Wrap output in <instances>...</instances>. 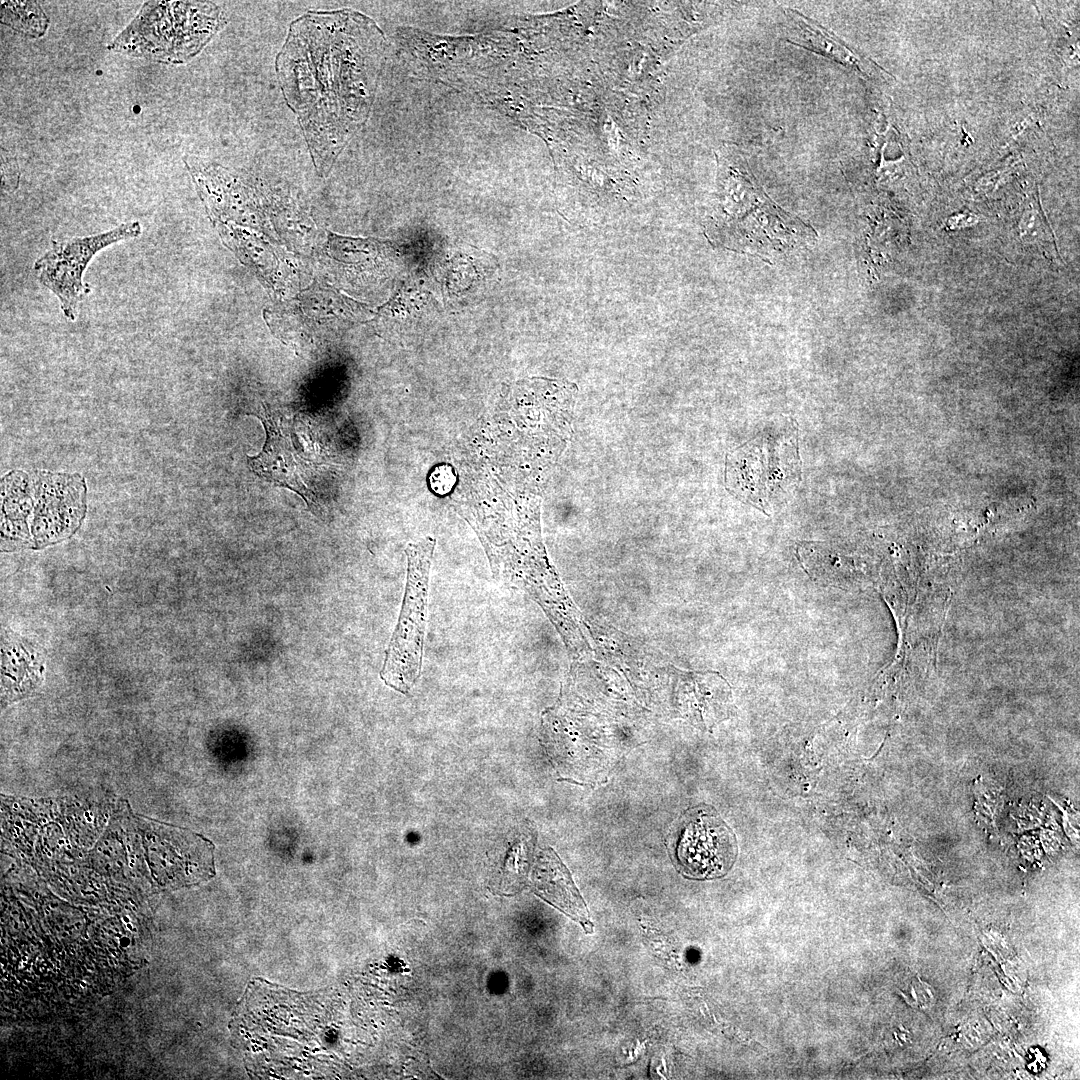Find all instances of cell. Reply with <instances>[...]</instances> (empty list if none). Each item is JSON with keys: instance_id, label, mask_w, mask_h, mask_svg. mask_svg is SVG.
<instances>
[{"instance_id": "11", "label": "cell", "mask_w": 1080, "mask_h": 1080, "mask_svg": "<svg viewBox=\"0 0 1080 1080\" xmlns=\"http://www.w3.org/2000/svg\"><path fill=\"white\" fill-rule=\"evenodd\" d=\"M1 22L35 38L45 34L49 19L37 2L6 1L1 4Z\"/></svg>"}, {"instance_id": "16", "label": "cell", "mask_w": 1080, "mask_h": 1080, "mask_svg": "<svg viewBox=\"0 0 1080 1080\" xmlns=\"http://www.w3.org/2000/svg\"><path fill=\"white\" fill-rule=\"evenodd\" d=\"M1007 172L1004 170H997L987 173L977 182V188L981 191H989L996 187L1006 176Z\"/></svg>"}, {"instance_id": "9", "label": "cell", "mask_w": 1080, "mask_h": 1080, "mask_svg": "<svg viewBox=\"0 0 1080 1080\" xmlns=\"http://www.w3.org/2000/svg\"><path fill=\"white\" fill-rule=\"evenodd\" d=\"M783 33L786 41L823 55L868 80L885 81L889 74L876 63L858 53L819 23L787 8L784 12Z\"/></svg>"}, {"instance_id": "2", "label": "cell", "mask_w": 1080, "mask_h": 1080, "mask_svg": "<svg viewBox=\"0 0 1080 1080\" xmlns=\"http://www.w3.org/2000/svg\"><path fill=\"white\" fill-rule=\"evenodd\" d=\"M719 179L709 238L732 250L771 255L814 238V231L777 206L739 159L728 161Z\"/></svg>"}, {"instance_id": "5", "label": "cell", "mask_w": 1080, "mask_h": 1080, "mask_svg": "<svg viewBox=\"0 0 1080 1080\" xmlns=\"http://www.w3.org/2000/svg\"><path fill=\"white\" fill-rule=\"evenodd\" d=\"M24 493L16 547L43 548L70 537L86 513V485L79 474L36 470Z\"/></svg>"}, {"instance_id": "17", "label": "cell", "mask_w": 1080, "mask_h": 1080, "mask_svg": "<svg viewBox=\"0 0 1080 1080\" xmlns=\"http://www.w3.org/2000/svg\"><path fill=\"white\" fill-rule=\"evenodd\" d=\"M978 221H979V218L975 214H972V213H959V214H955V215L951 216L947 221V225L951 229L963 228V227L973 226Z\"/></svg>"}, {"instance_id": "3", "label": "cell", "mask_w": 1080, "mask_h": 1080, "mask_svg": "<svg viewBox=\"0 0 1080 1080\" xmlns=\"http://www.w3.org/2000/svg\"><path fill=\"white\" fill-rule=\"evenodd\" d=\"M225 22L211 2H146L107 49L171 64L196 56Z\"/></svg>"}, {"instance_id": "4", "label": "cell", "mask_w": 1080, "mask_h": 1080, "mask_svg": "<svg viewBox=\"0 0 1080 1080\" xmlns=\"http://www.w3.org/2000/svg\"><path fill=\"white\" fill-rule=\"evenodd\" d=\"M436 540L427 536L406 547L407 577L401 611L386 650L380 677L390 688L407 695L423 663L429 575Z\"/></svg>"}, {"instance_id": "14", "label": "cell", "mask_w": 1080, "mask_h": 1080, "mask_svg": "<svg viewBox=\"0 0 1080 1080\" xmlns=\"http://www.w3.org/2000/svg\"><path fill=\"white\" fill-rule=\"evenodd\" d=\"M1020 232L1023 238L1027 240H1036L1041 234L1044 233V225L1038 210L1030 205L1024 211L1020 224Z\"/></svg>"}, {"instance_id": "8", "label": "cell", "mask_w": 1080, "mask_h": 1080, "mask_svg": "<svg viewBox=\"0 0 1080 1080\" xmlns=\"http://www.w3.org/2000/svg\"><path fill=\"white\" fill-rule=\"evenodd\" d=\"M736 854L732 833L710 812L698 811L683 823L676 855L682 870L696 878L723 875Z\"/></svg>"}, {"instance_id": "7", "label": "cell", "mask_w": 1080, "mask_h": 1080, "mask_svg": "<svg viewBox=\"0 0 1080 1080\" xmlns=\"http://www.w3.org/2000/svg\"><path fill=\"white\" fill-rule=\"evenodd\" d=\"M258 417L265 427L266 441L257 456L248 457V465L259 477L299 494L317 515L319 507L315 493L308 486L316 469L314 462L302 455L286 420L267 408Z\"/></svg>"}, {"instance_id": "12", "label": "cell", "mask_w": 1080, "mask_h": 1080, "mask_svg": "<svg viewBox=\"0 0 1080 1080\" xmlns=\"http://www.w3.org/2000/svg\"><path fill=\"white\" fill-rule=\"evenodd\" d=\"M908 175V162L905 156L896 160H887L880 154V163L876 169V177L881 184H896Z\"/></svg>"}, {"instance_id": "10", "label": "cell", "mask_w": 1080, "mask_h": 1080, "mask_svg": "<svg viewBox=\"0 0 1080 1080\" xmlns=\"http://www.w3.org/2000/svg\"><path fill=\"white\" fill-rule=\"evenodd\" d=\"M533 879L539 895L582 924L586 931L593 930L586 905L569 871L552 849L541 853Z\"/></svg>"}, {"instance_id": "1", "label": "cell", "mask_w": 1080, "mask_h": 1080, "mask_svg": "<svg viewBox=\"0 0 1080 1080\" xmlns=\"http://www.w3.org/2000/svg\"><path fill=\"white\" fill-rule=\"evenodd\" d=\"M384 47L376 23L350 9L308 11L289 26L276 73L323 176L368 117Z\"/></svg>"}, {"instance_id": "6", "label": "cell", "mask_w": 1080, "mask_h": 1080, "mask_svg": "<svg viewBox=\"0 0 1080 1080\" xmlns=\"http://www.w3.org/2000/svg\"><path fill=\"white\" fill-rule=\"evenodd\" d=\"M141 233L140 222L130 221L103 233L53 241L51 248L35 261L39 282L58 298L68 320H76L80 303L91 290L83 282V275L97 252Z\"/></svg>"}, {"instance_id": "13", "label": "cell", "mask_w": 1080, "mask_h": 1080, "mask_svg": "<svg viewBox=\"0 0 1080 1080\" xmlns=\"http://www.w3.org/2000/svg\"><path fill=\"white\" fill-rule=\"evenodd\" d=\"M456 483L454 469L448 464L437 465L429 475V485L438 495L449 493Z\"/></svg>"}, {"instance_id": "15", "label": "cell", "mask_w": 1080, "mask_h": 1080, "mask_svg": "<svg viewBox=\"0 0 1080 1080\" xmlns=\"http://www.w3.org/2000/svg\"><path fill=\"white\" fill-rule=\"evenodd\" d=\"M1 163L2 187L7 191L12 192L17 189L19 185V166L15 157L2 156Z\"/></svg>"}]
</instances>
